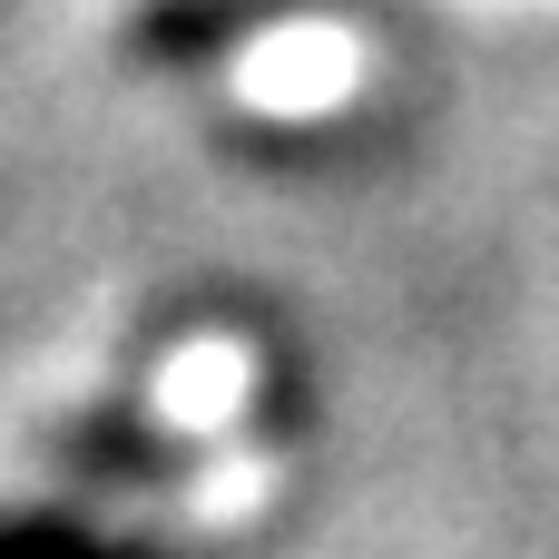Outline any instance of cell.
I'll return each instance as SVG.
<instances>
[{"mask_svg": "<svg viewBox=\"0 0 559 559\" xmlns=\"http://www.w3.org/2000/svg\"><path fill=\"white\" fill-rule=\"evenodd\" d=\"M354 79H364V49H354V29H334V20L275 29V39H255V49H246V69H236V88H246L255 108H275V118L334 108Z\"/></svg>", "mask_w": 559, "mask_h": 559, "instance_id": "1", "label": "cell"}, {"mask_svg": "<svg viewBox=\"0 0 559 559\" xmlns=\"http://www.w3.org/2000/svg\"><path fill=\"white\" fill-rule=\"evenodd\" d=\"M0 559H147V550H118V540H98L88 521H59V511H20V521H0Z\"/></svg>", "mask_w": 559, "mask_h": 559, "instance_id": "2", "label": "cell"}]
</instances>
